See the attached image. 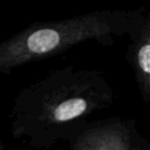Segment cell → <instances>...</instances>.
<instances>
[{
    "mask_svg": "<svg viewBox=\"0 0 150 150\" xmlns=\"http://www.w3.org/2000/svg\"><path fill=\"white\" fill-rule=\"evenodd\" d=\"M115 93L104 73L67 66L21 91L11 111V134L35 150L70 141L95 113L108 109Z\"/></svg>",
    "mask_w": 150,
    "mask_h": 150,
    "instance_id": "cell-1",
    "label": "cell"
},
{
    "mask_svg": "<svg viewBox=\"0 0 150 150\" xmlns=\"http://www.w3.org/2000/svg\"><path fill=\"white\" fill-rule=\"evenodd\" d=\"M136 122L120 117L90 122L69 141L70 150H132Z\"/></svg>",
    "mask_w": 150,
    "mask_h": 150,
    "instance_id": "cell-3",
    "label": "cell"
},
{
    "mask_svg": "<svg viewBox=\"0 0 150 150\" xmlns=\"http://www.w3.org/2000/svg\"><path fill=\"white\" fill-rule=\"evenodd\" d=\"M132 150H150V145L148 141L142 136V134L137 129L134 138V143Z\"/></svg>",
    "mask_w": 150,
    "mask_h": 150,
    "instance_id": "cell-5",
    "label": "cell"
},
{
    "mask_svg": "<svg viewBox=\"0 0 150 150\" xmlns=\"http://www.w3.org/2000/svg\"><path fill=\"white\" fill-rule=\"evenodd\" d=\"M0 150H5L4 149V145H3L2 142H1V145H0Z\"/></svg>",
    "mask_w": 150,
    "mask_h": 150,
    "instance_id": "cell-6",
    "label": "cell"
},
{
    "mask_svg": "<svg viewBox=\"0 0 150 150\" xmlns=\"http://www.w3.org/2000/svg\"><path fill=\"white\" fill-rule=\"evenodd\" d=\"M136 9H104L68 19L30 24L0 44V72L60 54L82 42L95 40L113 45L117 37L129 36L143 13Z\"/></svg>",
    "mask_w": 150,
    "mask_h": 150,
    "instance_id": "cell-2",
    "label": "cell"
},
{
    "mask_svg": "<svg viewBox=\"0 0 150 150\" xmlns=\"http://www.w3.org/2000/svg\"><path fill=\"white\" fill-rule=\"evenodd\" d=\"M127 60L142 99L150 105V11H146L129 34Z\"/></svg>",
    "mask_w": 150,
    "mask_h": 150,
    "instance_id": "cell-4",
    "label": "cell"
}]
</instances>
